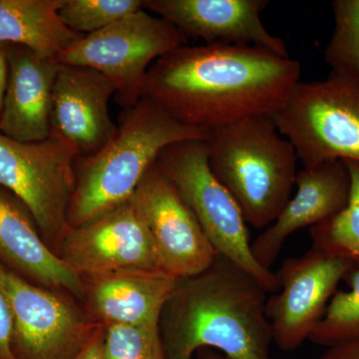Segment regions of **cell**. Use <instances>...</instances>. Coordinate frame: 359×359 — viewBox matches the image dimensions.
I'll return each mask as SVG.
<instances>
[{
	"label": "cell",
	"instance_id": "cell-1",
	"mask_svg": "<svg viewBox=\"0 0 359 359\" xmlns=\"http://www.w3.org/2000/svg\"><path fill=\"white\" fill-rule=\"evenodd\" d=\"M301 74L299 61L259 47L185 44L151 65L142 97L208 133L245 118L273 116Z\"/></svg>",
	"mask_w": 359,
	"mask_h": 359
},
{
	"label": "cell",
	"instance_id": "cell-2",
	"mask_svg": "<svg viewBox=\"0 0 359 359\" xmlns=\"http://www.w3.org/2000/svg\"><path fill=\"white\" fill-rule=\"evenodd\" d=\"M268 292L226 257L178 278L159 323L165 359H194L211 348L230 359H271Z\"/></svg>",
	"mask_w": 359,
	"mask_h": 359
},
{
	"label": "cell",
	"instance_id": "cell-3",
	"mask_svg": "<svg viewBox=\"0 0 359 359\" xmlns=\"http://www.w3.org/2000/svg\"><path fill=\"white\" fill-rule=\"evenodd\" d=\"M207 137V132L182 124L154 101L142 97L123 109L115 133L100 150L75 160L76 186L68 226H82L131 200L168 146Z\"/></svg>",
	"mask_w": 359,
	"mask_h": 359
},
{
	"label": "cell",
	"instance_id": "cell-4",
	"mask_svg": "<svg viewBox=\"0 0 359 359\" xmlns=\"http://www.w3.org/2000/svg\"><path fill=\"white\" fill-rule=\"evenodd\" d=\"M212 174L231 194L248 224L264 230L292 198L297 172L294 145L271 116H254L208 132Z\"/></svg>",
	"mask_w": 359,
	"mask_h": 359
},
{
	"label": "cell",
	"instance_id": "cell-5",
	"mask_svg": "<svg viewBox=\"0 0 359 359\" xmlns=\"http://www.w3.org/2000/svg\"><path fill=\"white\" fill-rule=\"evenodd\" d=\"M157 163L195 215L217 254L254 278L268 294L278 292L276 273L252 256L248 224L237 202L212 174L205 140L172 144L160 153Z\"/></svg>",
	"mask_w": 359,
	"mask_h": 359
},
{
	"label": "cell",
	"instance_id": "cell-6",
	"mask_svg": "<svg viewBox=\"0 0 359 359\" xmlns=\"http://www.w3.org/2000/svg\"><path fill=\"white\" fill-rule=\"evenodd\" d=\"M271 117L304 168L359 163V82L332 74L323 81L299 82Z\"/></svg>",
	"mask_w": 359,
	"mask_h": 359
},
{
	"label": "cell",
	"instance_id": "cell-7",
	"mask_svg": "<svg viewBox=\"0 0 359 359\" xmlns=\"http://www.w3.org/2000/svg\"><path fill=\"white\" fill-rule=\"evenodd\" d=\"M187 43L188 39L174 25L141 9L100 32L80 37L59 54L55 62L102 73L114 83L118 104L127 109L143 96L151 65Z\"/></svg>",
	"mask_w": 359,
	"mask_h": 359
},
{
	"label": "cell",
	"instance_id": "cell-8",
	"mask_svg": "<svg viewBox=\"0 0 359 359\" xmlns=\"http://www.w3.org/2000/svg\"><path fill=\"white\" fill-rule=\"evenodd\" d=\"M78 156L77 149L55 132L32 143L0 134V187L27 208L48 245L59 244L69 228Z\"/></svg>",
	"mask_w": 359,
	"mask_h": 359
},
{
	"label": "cell",
	"instance_id": "cell-9",
	"mask_svg": "<svg viewBox=\"0 0 359 359\" xmlns=\"http://www.w3.org/2000/svg\"><path fill=\"white\" fill-rule=\"evenodd\" d=\"M0 292L13 318L14 353L25 359H70L100 325L55 290L40 287L0 264Z\"/></svg>",
	"mask_w": 359,
	"mask_h": 359
},
{
	"label": "cell",
	"instance_id": "cell-10",
	"mask_svg": "<svg viewBox=\"0 0 359 359\" xmlns=\"http://www.w3.org/2000/svg\"><path fill=\"white\" fill-rule=\"evenodd\" d=\"M353 268L348 261L313 247L285 259L276 273L278 290L266 304L273 342L280 351H294L309 339L339 283Z\"/></svg>",
	"mask_w": 359,
	"mask_h": 359
},
{
	"label": "cell",
	"instance_id": "cell-11",
	"mask_svg": "<svg viewBox=\"0 0 359 359\" xmlns=\"http://www.w3.org/2000/svg\"><path fill=\"white\" fill-rule=\"evenodd\" d=\"M57 254L84 280L132 269L162 271L147 224L131 200L82 226H69Z\"/></svg>",
	"mask_w": 359,
	"mask_h": 359
},
{
	"label": "cell",
	"instance_id": "cell-12",
	"mask_svg": "<svg viewBox=\"0 0 359 359\" xmlns=\"http://www.w3.org/2000/svg\"><path fill=\"white\" fill-rule=\"evenodd\" d=\"M131 201L147 224L164 273L176 278H189L214 263L216 250L157 161Z\"/></svg>",
	"mask_w": 359,
	"mask_h": 359
},
{
	"label": "cell",
	"instance_id": "cell-13",
	"mask_svg": "<svg viewBox=\"0 0 359 359\" xmlns=\"http://www.w3.org/2000/svg\"><path fill=\"white\" fill-rule=\"evenodd\" d=\"M268 0H146L144 9L157 13L184 36L205 44L256 46L290 57L287 45L264 27L261 13Z\"/></svg>",
	"mask_w": 359,
	"mask_h": 359
},
{
	"label": "cell",
	"instance_id": "cell-14",
	"mask_svg": "<svg viewBox=\"0 0 359 359\" xmlns=\"http://www.w3.org/2000/svg\"><path fill=\"white\" fill-rule=\"evenodd\" d=\"M116 87L102 73L83 66L58 65L52 95L51 132L77 149L94 154L116 131L109 102Z\"/></svg>",
	"mask_w": 359,
	"mask_h": 359
},
{
	"label": "cell",
	"instance_id": "cell-15",
	"mask_svg": "<svg viewBox=\"0 0 359 359\" xmlns=\"http://www.w3.org/2000/svg\"><path fill=\"white\" fill-rule=\"evenodd\" d=\"M295 187L297 192L278 219L250 243L252 256L264 268L271 269L295 231L325 223L346 208L351 176L344 161H334L304 168L297 173Z\"/></svg>",
	"mask_w": 359,
	"mask_h": 359
},
{
	"label": "cell",
	"instance_id": "cell-16",
	"mask_svg": "<svg viewBox=\"0 0 359 359\" xmlns=\"http://www.w3.org/2000/svg\"><path fill=\"white\" fill-rule=\"evenodd\" d=\"M0 264L30 283L84 299L86 285L42 238L27 208L0 187Z\"/></svg>",
	"mask_w": 359,
	"mask_h": 359
},
{
	"label": "cell",
	"instance_id": "cell-17",
	"mask_svg": "<svg viewBox=\"0 0 359 359\" xmlns=\"http://www.w3.org/2000/svg\"><path fill=\"white\" fill-rule=\"evenodd\" d=\"M8 74L0 134L20 143L43 141L51 133L52 95L58 63L9 44Z\"/></svg>",
	"mask_w": 359,
	"mask_h": 359
},
{
	"label": "cell",
	"instance_id": "cell-18",
	"mask_svg": "<svg viewBox=\"0 0 359 359\" xmlns=\"http://www.w3.org/2000/svg\"><path fill=\"white\" fill-rule=\"evenodd\" d=\"M178 278L162 271H116L85 280L92 316L107 325L158 327Z\"/></svg>",
	"mask_w": 359,
	"mask_h": 359
},
{
	"label": "cell",
	"instance_id": "cell-19",
	"mask_svg": "<svg viewBox=\"0 0 359 359\" xmlns=\"http://www.w3.org/2000/svg\"><path fill=\"white\" fill-rule=\"evenodd\" d=\"M65 0H0V42L23 45L45 60H53L83 35L61 20Z\"/></svg>",
	"mask_w": 359,
	"mask_h": 359
},
{
	"label": "cell",
	"instance_id": "cell-20",
	"mask_svg": "<svg viewBox=\"0 0 359 359\" xmlns=\"http://www.w3.org/2000/svg\"><path fill=\"white\" fill-rule=\"evenodd\" d=\"M351 176L346 208L334 218L311 226L313 248L359 266V163L342 160Z\"/></svg>",
	"mask_w": 359,
	"mask_h": 359
},
{
	"label": "cell",
	"instance_id": "cell-21",
	"mask_svg": "<svg viewBox=\"0 0 359 359\" xmlns=\"http://www.w3.org/2000/svg\"><path fill=\"white\" fill-rule=\"evenodd\" d=\"M344 280L348 290L337 292L328 302L325 314L309 339L318 346H339L359 341V266L347 273Z\"/></svg>",
	"mask_w": 359,
	"mask_h": 359
},
{
	"label": "cell",
	"instance_id": "cell-22",
	"mask_svg": "<svg viewBox=\"0 0 359 359\" xmlns=\"http://www.w3.org/2000/svg\"><path fill=\"white\" fill-rule=\"evenodd\" d=\"M334 28L325 49L334 76L359 82V0L332 2Z\"/></svg>",
	"mask_w": 359,
	"mask_h": 359
},
{
	"label": "cell",
	"instance_id": "cell-23",
	"mask_svg": "<svg viewBox=\"0 0 359 359\" xmlns=\"http://www.w3.org/2000/svg\"><path fill=\"white\" fill-rule=\"evenodd\" d=\"M141 9L142 0H65L59 15L72 32L89 35Z\"/></svg>",
	"mask_w": 359,
	"mask_h": 359
},
{
	"label": "cell",
	"instance_id": "cell-24",
	"mask_svg": "<svg viewBox=\"0 0 359 359\" xmlns=\"http://www.w3.org/2000/svg\"><path fill=\"white\" fill-rule=\"evenodd\" d=\"M105 359H165L158 327H103Z\"/></svg>",
	"mask_w": 359,
	"mask_h": 359
},
{
	"label": "cell",
	"instance_id": "cell-25",
	"mask_svg": "<svg viewBox=\"0 0 359 359\" xmlns=\"http://www.w3.org/2000/svg\"><path fill=\"white\" fill-rule=\"evenodd\" d=\"M13 318L6 297L0 292V359H18L13 351Z\"/></svg>",
	"mask_w": 359,
	"mask_h": 359
},
{
	"label": "cell",
	"instance_id": "cell-26",
	"mask_svg": "<svg viewBox=\"0 0 359 359\" xmlns=\"http://www.w3.org/2000/svg\"><path fill=\"white\" fill-rule=\"evenodd\" d=\"M104 328L100 325L79 353L70 359H105L103 353Z\"/></svg>",
	"mask_w": 359,
	"mask_h": 359
},
{
	"label": "cell",
	"instance_id": "cell-27",
	"mask_svg": "<svg viewBox=\"0 0 359 359\" xmlns=\"http://www.w3.org/2000/svg\"><path fill=\"white\" fill-rule=\"evenodd\" d=\"M316 359H359V341L327 347V351Z\"/></svg>",
	"mask_w": 359,
	"mask_h": 359
},
{
	"label": "cell",
	"instance_id": "cell-28",
	"mask_svg": "<svg viewBox=\"0 0 359 359\" xmlns=\"http://www.w3.org/2000/svg\"><path fill=\"white\" fill-rule=\"evenodd\" d=\"M8 47V43L0 42V115H1L2 105H4V93H6L7 83V74H8V63H7Z\"/></svg>",
	"mask_w": 359,
	"mask_h": 359
},
{
	"label": "cell",
	"instance_id": "cell-29",
	"mask_svg": "<svg viewBox=\"0 0 359 359\" xmlns=\"http://www.w3.org/2000/svg\"><path fill=\"white\" fill-rule=\"evenodd\" d=\"M196 359H230L218 351L211 348L200 349L195 355Z\"/></svg>",
	"mask_w": 359,
	"mask_h": 359
}]
</instances>
